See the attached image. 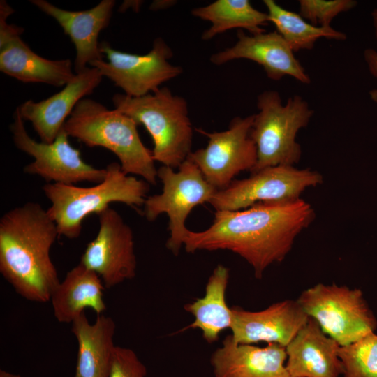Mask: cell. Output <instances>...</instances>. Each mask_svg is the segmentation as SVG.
Here are the masks:
<instances>
[{
	"instance_id": "obj_1",
	"label": "cell",
	"mask_w": 377,
	"mask_h": 377,
	"mask_svg": "<svg viewBox=\"0 0 377 377\" xmlns=\"http://www.w3.org/2000/svg\"><path fill=\"white\" fill-rule=\"evenodd\" d=\"M315 216L313 207L302 198L258 203L237 211H216L208 228L188 230L184 245L188 253L230 251L244 258L260 279L269 265L284 260L296 237Z\"/></svg>"
},
{
	"instance_id": "obj_2",
	"label": "cell",
	"mask_w": 377,
	"mask_h": 377,
	"mask_svg": "<svg viewBox=\"0 0 377 377\" xmlns=\"http://www.w3.org/2000/svg\"><path fill=\"white\" fill-rule=\"evenodd\" d=\"M58 236L56 223L37 202L12 209L0 219V272L29 301H50L60 283L50 258Z\"/></svg>"
},
{
	"instance_id": "obj_3",
	"label": "cell",
	"mask_w": 377,
	"mask_h": 377,
	"mask_svg": "<svg viewBox=\"0 0 377 377\" xmlns=\"http://www.w3.org/2000/svg\"><path fill=\"white\" fill-rule=\"evenodd\" d=\"M138 124L117 109L110 110L91 98L82 99L63 129L89 147H102L115 154L122 170L156 184L157 170L152 151L142 143Z\"/></svg>"
},
{
	"instance_id": "obj_4",
	"label": "cell",
	"mask_w": 377,
	"mask_h": 377,
	"mask_svg": "<svg viewBox=\"0 0 377 377\" xmlns=\"http://www.w3.org/2000/svg\"><path fill=\"white\" fill-rule=\"evenodd\" d=\"M105 169V179L90 187L57 183L43 186L51 203L47 212L56 223L59 236L77 239L84 219L91 214L98 215L112 202L133 207L144 205L149 183L126 174L117 162L108 164Z\"/></svg>"
},
{
	"instance_id": "obj_5",
	"label": "cell",
	"mask_w": 377,
	"mask_h": 377,
	"mask_svg": "<svg viewBox=\"0 0 377 377\" xmlns=\"http://www.w3.org/2000/svg\"><path fill=\"white\" fill-rule=\"evenodd\" d=\"M114 108L128 115L150 134L154 161L178 168L192 152L193 127L184 98L164 87L140 97L117 94Z\"/></svg>"
},
{
	"instance_id": "obj_6",
	"label": "cell",
	"mask_w": 377,
	"mask_h": 377,
	"mask_svg": "<svg viewBox=\"0 0 377 377\" xmlns=\"http://www.w3.org/2000/svg\"><path fill=\"white\" fill-rule=\"evenodd\" d=\"M257 108L251 131L257 162L251 173L272 166H294L302 156L297 134L308 126L313 110L299 95L289 97L283 105L280 94L274 90L260 94Z\"/></svg>"
},
{
	"instance_id": "obj_7",
	"label": "cell",
	"mask_w": 377,
	"mask_h": 377,
	"mask_svg": "<svg viewBox=\"0 0 377 377\" xmlns=\"http://www.w3.org/2000/svg\"><path fill=\"white\" fill-rule=\"evenodd\" d=\"M309 318L341 346L375 332L377 320L358 288L317 283L297 299Z\"/></svg>"
},
{
	"instance_id": "obj_8",
	"label": "cell",
	"mask_w": 377,
	"mask_h": 377,
	"mask_svg": "<svg viewBox=\"0 0 377 377\" xmlns=\"http://www.w3.org/2000/svg\"><path fill=\"white\" fill-rule=\"evenodd\" d=\"M178 169L175 172L163 165L157 170L163 191L149 196L144 204V214L149 221H155L163 213L168 215L170 237L165 246L177 256L189 230L185 226L186 218L197 205L209 203L217 191L189 159L184 161Z\"/></svg>"
},
{
	"instance_id": "obj_9",
	"label": "cell",
	"mask_w": 377,
	"mask_h": 377,
	"mask_svg": "<svg viewBox=\"0 0 377 377\" xmlns=\"http://www.w3.org/2000/svg\"><path fill=\"white\" fill-rule=\"evenodd\" d=\"M323 182V175L309 168L267 167L248 178L233 180L226 188L217 191L209 203L216 211H237L258 203L290 202L300 199L306 188Z\"/></svg>"
},
{
	"instance_id": "obj_10",
	"label": "cell",
	"mask_w": 377,
	"mask_h": 377,
	"mask_svg": "<svg viewBox=\"0 0 377 377\" xmlns=\"http://www.w3.org/2000/svg\"><path fill=\"white\" fill-rule=\"evenodd\" d=\"M24 121L17 110L10 126L15 146L34 158L24 167V172L36 175L47 183L75 184L81 182H101L106 169L96 168L86 163L79 149L69 142L68 135L62 129L50 143L37 142L29 136Z\"/></svg>"
},
{
	"instance_id": "obj_11",
	"label": "cell",
	"mask_w": 377,
	"mask_h": 377,
	"mask_svg": "<svg viewBox=\"0 0 377 377\" xmlns=\"http://www.w3.org/2000/svg\"><path fill=\"white\" fill-rule=\"evenodd\" d=\"M253 118L254 114L236 117L223 131L196 128L208 138L207 145L191 152L187 158L217 191L226 188L241 172H251L256 166L257 149L251 137Z\"/></svg>"
},
{
	"instance_id": "obj_12",
	"label": "cell",
	"mask_w": 377,
	"mask_h": 377,
	"mask_svg": "<svg viewBox=\"0 0 377 377\" xmlns=\"http://www.w3.org/2000/svg\"><path fill=\"white\" fill-rule=\"evenodd\" d=\"M100 50L108 61L98 60L90 66L98 68L103 77L128 96L140 97L154 93L162 84L182 73L181 67L170 62L172 50L161 37L154 40L151 50L145 54L118 51L106 41L100 43Z\"/></svg>"
},
{
	"instance_id": "obj_13",
	"label": "cell",
	"mask_w": 377,
	"mask_h": 377,
	"mask_svg": "<svg viewBox=\"0 0 377 377\" xmlns=\"http://www.w3.org/2000/svg\"><path fill=\"white\" fill-rule=\"evenodd\" d=\"M99 229L86 246L80 263L96 272L105 288L135 277L137 260L131 228L113 208L98 214Z\"/></svg>"
},
{
	"instance_id": "obj_14",
	"label": "cell",
	"mask_w": 377,
	"mask_h": 377,
	"mask_svg": "<svg viewBox=\"0 0 377 377\" xmlns=\"http://www.w3.org/2000/svg\"><path fill=\"white\" fill-rule=\"evenodd\" d=\"M14 10L0 1V71L24 83L64 87L75 73L71 59H48L34 52L21 38L24 29L8 24Z\"/></svg>"
},
{
	"instance_id": "obj_15",
	"label": "cell",
	"mask_w": 377,
	"mask_h": 377,
	"mask_svg": "<svg viewBox=\"0 0 377 377\" xmlns=\"http://www.w3.org/2000/svg\"><path fill=\"white\" fill-rule=\"evenodd\" d=\"M230 308L231 335L238 343L266 342L286 348L309 319L297 300L277 302L258 311Z\"/></svg>"
},
{
	"instance_id": "obj_16",
	"label": "cell",
	"mask_w": 377,
	"mask_h": 377,
	"mask_svg": "<svg viewBox=\"0 0 377 377\" xmlns=\"http://www.w3.org/2000/svg\"><path fill=\"white\" fill-rule=\"evenodd\" d=\"M237 36L233 46L211 56L212 64L222 65L235 59H249L260 65L267 76L274 81L291 76L303 84L311 82L294 52L276 31L248 35L238 30Z\"/></svg>"
},
{
	"instance_id": "obj_17",
	"label": "cell",
	"mask_w": 377,
	"mask_h": 377,
	"mask_svg": "<svg viewBox=\"0 0 377 377\" xmlns=\"http://www.w3.org/2000/svg\"><path fill=\"white\" fill-rule=\"evenodd\" d=\"M103 77L98 68L87 67L57 94L38 102L28 100L16 110L24 121L31 124L41 142H52L77 104L94 92Z\"/></svg>"
},
{
	"instance_id": "obj_18",
	"label": "cell",
	"mask_w": 377,
	"mask_h": 377,
	"mask_svg": "<svg viewBox=\"0 0 377 377\" xmlns=\"http://www.w3.org/2000/svg\"><path fill=\"white\" fill-rule=\"evenodd\" d=\"M30 2L54 18L70 38L76 52L75 73L84 70L87 64L103 59L98 36L109 25L114 0H102L94 7L81 11L64 10L45 0H31Z\"/></svg>"
},
{
	"instance_id": "obj_19",
	"label": "cell",
	"mask_w": 377,
	"mask_h": 377,
	"mask_svg": "<svg viewBox=\"0 0 377 377\" xmlns=\"http://www.w3.org/2000/svg\"><path fill=\"white\" fill-rule=\"evenodd\" d=\"M286 359L283 346L238 343L230 334L212 353L210 363L214 377H290L286 367Z\"/></svg>"
},
{
	"instance_id": "obj_20",
	"label": "cell",
	"mask_w": 377,
	"mask_h": 377,
	"mask_svg": "<svg viewBox=\"0 0 377 377\" xmlns=\"http://www.w3.org/2000/svg\"><path fill=\"white\" fill-rule=\"evenodd\" d=\"M340 345L309 318L286 346V367L290 377H338L343 373Z\"/></svg>"
},
{
	"instance_id": "obj_21",
	"label": "cell",
	"mask_w": 377,
	"mask_h": 377,
	"mask_svg": "<svg viewBox=\"0 0 377 377\" xmlns=\"http://www.w3.org/2000/svg\"><path fill=\"white\" fill-rule=\"evenodd\" d=\"M115 330L113 319L103 314L97 315L92 324L84 313L72 323L78 345L74 377H108L116 346Z\"/></svg>"
},
{
	"instance_id": "obj_22",
	"label": "cell",
	"mask_w": 377,
	"mask_h": 377,
	"mask_svg": "<svg viewBox=\"0 0 377 377\" xmlns=\"http://www.w3.org/2000/svg\"><path fill=\"white\" fill-rule=\"evenodd\" d=\"M104 288L100 276L80 263L67 272L51 295L54 317L60 323H72L85 309L102 314L106 309Z\"/></svg>"
},
{
	"instance_id": "obj_23",
	"label": "cell",
	"mask_w": 377,
	"mask_h": 377,
	"mask_svg": "<svg viewBox=\"0 0 377 377\" xmlns=\"http://www.w3.org/2000/svg\"><path fill=\"white\" fill-rule=\"evenodd\" d=\"M229 278V269L218 265L208 279L205 295L184 306V309L195 318L185 330L200 329L209 343L218 341L220 333L231 327V308L225 298Z\"/></svg>"
},
{
	"instance_id": "obj_24",
	"label": "cell",
	"mask_w": 377,
	"mask_h": 377,
	"mask_svg": "<svg viewBox=\"0 0 377 377\" xmlns=\"http://www.w3.org/2000/svg\"><path fill=\"white\" fill-rule=\"evenodd\" d=\"M191 14L212 24L202 34L204 40L232 29H246L250 34L265 32L262 26L269 22L267 13L255 8L248 0H216L193 8Z\"/></svg>"
},
{
	"instance_id": "obj_25",
	"label": "cell",
	"mask_w": 377,
	"mask_h": 377,
	"mask_svg": "<svg viewBox=\"0 0 377 377\" xmlns=\"http://www.w3.org/2000/svg\"><path fill=\"white\" fill-rule=\"evenodd\" d=\"M269 22L286 41L292 50H311L320 38L344 40L346 35L332 27L315 26L304 20L299 13L286 10L274 0H264Z\"/></svg>"
},
{
	"instance_id": "obj_26",
	"label": "cell",
	"mask_w": 377,
	"mask_h": 377,
	"mask_svg": "<svg viewBox=\"0 0 377 377\" xmlns=\"http://www.w3.org/2000/svg\"><path fill=\"white\" fill-rule=\"evenodd\" d=\"M339 357L343 377H377V334L371 333L354 343L340 346Z\"/></svg>"
},
{
	"instance_id": "obj_27",
	"label": "cell",
	"mask_w": 377,
	"mask_h": 377,
	"mask_svg": "<svg viewBox=\"0 0 377 377\" xmlns=\"http://www.w3.org/2000/svg\"><path fill=\"white\" fill-rule=\"evenodd\" d=\"M298 2L299 14L309 23L322 27H331L335 17L357 4L355 0H300Z\"/></svg>"
},
{
	"instance_id": "obj_28",
	"label": "cell",
	"mask_w": 377,
	"mask_h": 377,
	"mask_svg": "<svg viewBox=\"0 0 377 377\" xmlns=\"http://www.w3.org/2000/svg\"><path fill=\"white\" fill-rule=\"evenodd\" d=\"M147 369L135 353L116 346L108 377H146Z\"/></svg>"
},
{
	"instance_id": "obj_29",
	"label": "cell",
	"mask_w": 377,
	"mask_h": 377,
	"mask_svg": "<svg viewBox=\"0 0 377 377\" xmlns=\"http://www.w3.org/2000/svg\"><path fill=\"white\" fill-rule=\"evenodd\" d=\"M363 56L369 73L377 79V51L371 47L367 48Z\"/></svg>"
},
{
	"instance_id": "obj_30",
	"label": "cell",
	"mask_w": 377,
	"mask_h": 377,
	"mask_svg": "<svg viewBox=\"0 0 377 377\" xmlns=\"http://www.w3.org/2000/svg\"><path fill=\"white\" fill-rule=\"evenodd\" d=\"M373 26L374 28L375 37L377 40V8H374L371 13Z\"/></svg>"
},
{
	"instance_id": "obj_31",
	"label": "cell",
	"mask_w": 377,
	"mask_h": 377,
	"mask_svg": "<svg viewBox=\"0 0 377 377\" xmlns=\"http://www.w3.org/2000/svg\"><path fill=\"white\" fill-rule=\"evenodd\" d=\"M0 377H22V376L19 374H13L9 371L1 369Z\"/></svg>"
},
{
	"instance_id": "obj_32",
	"label": "cell",
	"mask_w": 377,
	"mask_h": 377,
	"mask_svg": "<svg viewBox=\"0 0 377 377\" xmlns=\"http://www.w3.org/2000/svg\"><path fill=\"white\" fill-rule=\"evenodd\" d=\"M371 99L377 103V89H372L369 92Z\"/></svg>"
}]
</instances>
